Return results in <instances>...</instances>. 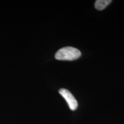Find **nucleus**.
<instances>
[{
    "mask_svg": "<svg viewBox=\"0 0 124 124\" xmlns=\"http://www.w3.org/2000/svg\"><path fill=\"white\" fill-rule=\"evenodd\" d=\"M81 56L80 51L72 46H66L57 51L55 55L56 59L59 60H74Z\"/></svg>",
    "mask_w": 124,
    "mask_h": 124,
    "instance_id": "f257e3e1",
    "label": "nucleus"
},
{
    "mask_svg": "<svg viewBox=\"0 0 124 124\" xmlns=\"http://www.w3.org/2000/svg\"><path fill=\"white\" fill-rule=\"evenodd\" d=\"M60 94L65 99L71 110H75L78 107V102L70 91L66 89H61L59 91Z\"/></svg>",
    "mask_w": 124,
    "mask_h": 124,
    "instance_id": "f03ea898",
    "label": "nucleus"
},
{
    "mask_svg": "<svg viewBox=\"0 0 124 124\" xmlns=\"http://www.w3.org/2000/svg\"><path fill=\"white\" fill-rule=\"evenodd\" d=\"M111 2V0H97L95 1V8L97 10H102Z\"/></svg>",
    "mask_w": 124,
    "mask_h": 124,
    "instance_id": "7ed1b4c3",
    "label": "nucleus"
}]
</instances>
